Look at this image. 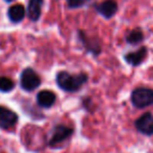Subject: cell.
<instances>
[{"label": "cell", "mask_w": 153, "mask_h": 153, "mask_svg": "<svg viewBox=\"0 0 153 153\" xmlns=\"http://www.w3.org/2000/svg\"><path fill=\"white\" fill-rule=\"evenodd\" d=\"M79 38H80V40L82 41L84 46L87 48L88 51L94 53V56L100 55L102 48H101L100 43H99V41L97 40V39H94H94H89L86 36L85 32H83V30H79Z\"/></svg>", "instance_id": "9c48e42d"}, {"label": "cell", "mask_w": 153, "mask_h": 153, "mask_svg": "<svg viewBox=\"0 0 153 153\" xmlns=\"http://www.w3.org/2000/svg\"><path fill=\"white\" fill-rule=\"evenodd\" d=\"M74 134V129L65 125H58L51 132V135L48 140V146L55 147L56 145L61 144L64 140L69 138Z\"/></svg>", "instance_id": "277c9868"}, {"label": "cell", "mask_w": 153, "mask_h": 153, "mask_svg": "<svg viewBox=\"0 0 153 153\" xmlns=\"http://www.w3.org/2000/svg\"><path fill=\"white\" fill-rule=\"evenodd\" d=\"M57 97L56 94L51 90H42L37 94V103L43 108H49L55 104Z\"/></svg>", "instance_id": "8fae6325"}, {"label": "cell", "mask_w": 153, "mask_h": 153, "mask_svg": "<svg viewBox=\"0 0 153 153\" xmlns=\"http://www.w3.org/2000/svg\"><path fill=\"white\" fill-rule=\"evenodd\" d=\"M87 80L88 76L85 72L72 74L62 70V71L58 72L57 76H56V82H57L58 86L62 90L67 92H74L79 90L87 82Z\"/></svg>", "instance_id": "6da1fadb"}, {"label": "cell", "mask_w": 153, "mask_h": 153, "mask_svg": "<svg viewBox=\"0 0 153 153\" xmlns=\"http://www.w3.org/2000/svg\"><path fill=\"white\" fill-rule=\"evenodd\" d=\"M44 0H30L27 5V16L30 21H38L40 19L41 12Z\"/></svg>", "instance_id": "30bf717a"}, {"label": "cell", "mask_w": 153, "mask_h": 153, "mask_svg": "<svg viewBox=\"0 0 153 153\" xmlns=\"http://www.w3.org/2000/svg\"><path fill=\"white\" fill-rule=\"evenodd\" d=\"M144 33L140 28H134V30H130L126 36V42L130 45H136L140 44L144 41Z\"/></svg>", "instance_id": "4fadbf2b"}, {"label": "cell", "mask_w": 153, "mask_h": 153, "mask_svg": "<svg viewBox=\"0 0 153 153\" xmlns=\"http://www.w3.org/2000/svg\"><path fill=\"white\" fill-rule=\"evenodd\" d=\"M5 2H12V1H13V0H4Z\"/></svg>", "instance_id": "2e32d148"}, {"label": "cell", "mask_w": 153, "mask_h": 153, "mask_svg": "<svg viewBox=\"0 0 153 153\" xmlns=\"http://www.w3.org/2000/svg\"><path fill=\"white\" fill-rule=\"evenodd\" d=\"M17 122L18 115L13 110L4 106H0V127L2 129H11Z\"/></svg>", "instance_id": "52a82bcc"}, {"label": "cell", "mask_w": 153, "mask_h": 153, "mask_svg": "<svg viewBox=\"0 0 153 153\" xmlns=\"http://www.w3.org/2000/svg\"><path fill=\"white\" fill-rule=\"evenodd\" d=\"M41 84V79L39 74L33 68H25L23 69L20 76V85L22 89L25 91H33L38 88Z\"/></svg>", "instance_id": "3957f363"}, {"label": "cell", "mask_w": 153, "mask_h": 153, "mask_svg": "<svg viewBox=\"0 0 153 153\" xmlns=\"http://www.w3.org/2000/svg\"><path fill=\"white\" fill-rule=\"evenodd\" d=\"M26 11L22 4H14L7 11V17L13 23H19L25 17Z\"/></svg>", "instance_id": "7c38bea8"}, {"label": "cell", "mask_w": 153, "mask_h": 153, "mask_svg": "<svg viewBox=\"0 0 153 153\" xmlns=\"http://www.w3.org/2000/svg\"><path fill=\"white\" fill-rule=\"evenodd\" d=\"M91 0H66L67 2V7L69 9H79V7H83L87 3H89Z\"/></svg>", "instance_id": "9a60e30c"}, {"label": "cell", "mask_w": 153, "mask_h": 153, "mask_svg": "<svg viewBox=\"0 0 153 153\" xmlns=\"http://www.w3.org/2000/svg\"><path fill=\"white\" fill-rule=\"evenodd\" d=\"M148 56V48L146 46H142L135 51H129L124 56V59L129 65L136 67L140 66Z\"/></svg>", "instance_id": "ba28073f"}, {"label": "cell", "mask_w": 153, "mask_h": 153, "mask_svg": "<svg viewBox=\"0 0 153 153\" xmlns=\"http://www.w3.org/2000/svg\"><path fill=\"white\" fill-rule=\"evenodd\" d=\"M134 126L140 133L146 136L153 135V114L151 112H145L135 120Z\"/></svg>", "instance_id": "5b68a950"}, {"label": "cell", "mask_w": 153, "mask_h": 153, "mask_svg": "<svg viewBox=\"0 0 153 153\" xmlns=\"http://www.w3.org/2000/svg\"><path fill=\"white\" fill-rule=\"evenodd\" d=\"M131 103L135 108L143 109L153 105V89L137 87L131 92Z\"/></svg>", "instance_id": "7a4b0ae2"}, {"label": "cell", "mask_w": 153, "mask_h": 153, "mask_svg": "<svg viewBox=\"0 0 153 153\" xmlns=\"http://www.w3.org/2000/svg\"><path fill=\"white\" fill-rule=\"evenodd\" d=\"M15 83L12 79L7 76H0V91L10 92L14 89Z\"/></svg>", "instance_id": "5bb4252c"}, {"label": "cell", "mask_w": 153, "mask_h": 153, "mask_svg": "<svg viewBox=\"0 0 153 153\" xmlns=\"http://www.w3.org/2000/svg\"><path fill=\"white\" fill-rule=\"evenodd\" d=\"M96 11L105 19H111L117 12V2L115 0H104L94 5Z\"/></svg>", "instance_id": "8992f818"}]
</instances>
